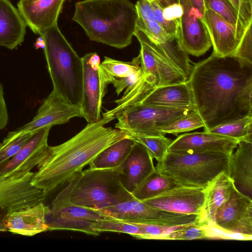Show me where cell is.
<instances>
[{
	"label": "cell",
	"mask_w": 252,
	"mask_h": 252,
	"mask_svg": "<svg viewBox=\"0 0 252 252\" xmlns=\"http://www.w3.org/2000/svg\"><path fill=\"white\" fill-rule=\"evenodd\" d=\"M187 83L205 131L252 116V63L212 53L194 64Z\"/></svg>",
	"instance_id": "cell-1"
},
{
	"label": "cell",
	"mask_w": 252,
	"mask_h": 252,
	"mask_svg": "<svg viewBox=\"0 0 252 252\" xmlns=\"http://www.w3.org/2000/svg\"><path fill=\"white\" fill-rule=\"evenodd\" d=\"M114 117H103L87 125L73 137L55 146H48L33 173L32 184L48 194L66 184L89 165L103 150L126 137L122 130L106 127Z\"/></svg>",
	"instance_id": "cell-2"
},
{
	"label": "cell",
	"mask_w": 252,
	"mask_h": 252,
	"mask_svg": "<svg viewBox=\"0 0 252 252\" xmlns=\"http://www.w3.org/2000/svg\"><path fill=\"white\" fill-rule=\"evenodd\" d=\"M73 20L92 41L122 49L129 45L137 13L129 0H84L76 2Z\"/></svg>",
	"instance_id": "cell-3"
},
{
	"label": "cell",
	"mask_w": 252,
	"mask_h": 252,
	"mask_svg": "<svg viewBox=\"0 0 252 252\" xmlns=\"http://www.w3.org/2000/svg\"><path fill=\"white\" fill-rule=\"evenodd\" d=\"M40 36L53 91L69 104L80 108L82 98L83 63L59 28L58 24Z\"/></svg>",
	"instance_id": "cell-4"
},
{
	"label": "cell",
	"mask_w": 252,
	"mask_h": 252,
	"mask_svg": "<svg viewBox=\"0 0 252 252\" xmlns=\"http://www.w3.org/2000/svg\"><path fill=\"white\" fill-rule=\"evenodd\" d=\"M231 155L217 152H170L156 169L178 185L205 189L220 174L229 175Z\"/></svg>",
	"instance_id": "cell-5"
},
{
	"label": "cell",
	"mask_w": 252,
	"mask_h": 252,
	"mask_svg": "<svg viewBox=\"0 0 252 252\" xmlns=\"http://www.w3.org/2000/svg\"><path fill=\"white\" fill-rule=\"evenodd\" d=\"M122 165L115 168L90 167L75 175L69 194L70 201L75 205L100 210L130 199L131 193L122 182Z\"/></svg>",
	"instance_id": "cell-6"
},
{
	"label": "cell",
	"mask_w": 252,
	"mask_h": 252,
	"mask_svg": "<svg viewBox=\"0 0 252 252\" xmlns=\"http://www.w3.org/2000/svg\"><path fill=\"white\" fill-rule=\"evenodd\" d=\"M76 174L52 202L51 209L47 216L48 230H70L97 236L100 233L93 230V224L99 220L114 218L99 210L78 206L70 201V191Z\"/></svg>",
	"instance_id": "cell-7"
},
{
	"label": "cell",
	"mask_w": 252,
	"mask_h": 252,
	"mask_svg": "<svg viewBox=\"0 0 252 252\" xmlns=\"http://www.w3.org/2000/svg\"><path fill=\"white\" fill-rule=\"evenodd\" d=\"M194 109L158 106L138 103L129 106L115 116V127L130 134L144 136L164 135L158 127L185 116Z\"/></svg>",
	"instance_id": "cell-8"
},
{
	"label": "cell",
	"mask_w": 252,
	"mask_h": 252,
	"mask_svg": "<svg viewBox=\"0 0 252 252\" xmlns=\"http://www.w3.org/2000/svg\"><path fill=\"white\" fill-rule=\"evenodd\" d=\"M115 219L125 222L175 226L199 223L196 214H183L160 210L138 200L133 196L121 203L99 210Z\"/></svg>",
	"instance_id": "cell-9"
},
{
	"label": "cell",
	"mask_w": 252,
	"mask_h": 252,
	"mask_svg": "<svg viewBox=\"0 0 252 252\" xmlns=\"http://www.w3.org/2000/svg\"><path fill=\"white\" fill-rule=\"evenodd\" d=\"M83 63L82 98L80 105L81 117L88 123L101 119L102 98L105 93V83L96 53H89L82 57Z\"/></svg>",
	"instance_id": "cell-10"
},
{
	"label": "cell",
	"mask_w": 252,
	"mask_h": 252,
	"mask_svg": "<svg viewBox=\"0 0 252 252\" xmlns=\"http://www.w3.org/2000/svg\"><path fill=\"white\" fill-rule=\"evenodd\" d=\"M135 29L144 32L164 53L171 64L188 79L193 65L178 39L169 37L158 24L153 11H143L137 16Z\"/></svg>",
	"instance_id": "cell-11"
},
{
	"label": "cell",
	"mask_w": 252,
	"mask_h": 252,
	"mask_svg": "<svg viewBox=\"0 0 252 252\" xmlns=\"http://www.w3.org/2000/svg\"><path fill=\"white\" fill-rule=\"evenodd\" d=\"M178 3L183 9L179 20L178 42L187 54L202 56L212 46L203 15L193 7L190 0H178Z\"/></svg>",
	"instance_id": "cell-12"
},
{
	"label": "cell",
	"mask_w": 252,
	"mask_h": 252,
	"mask_svg": "<svg viewBox=\"0 0 252 252\" xmlns=\"http://www.w3.org/2000/svg\"><path fill=\"white\" fill-rule=\"evenodd\" d=\"M33 172L20 177L0 175V209L7 213L43 202L47 194L32 183Z\"/></svg>",
	"instance_id": "cell-13"
},
{
	"label": "cell",
	"mask_w": 252,
	"mask_h": 252,
	"mask_svg": "<svg viewBox=\"0 0 252 252\" xmlns=\"http://www.w3.org/2000/svg\"><path fill=\"white\" fill-rule=\"evenodd\" d=\"M212 222L227 231L252 235V199L239 192L233 181L229 196L216 213Z\"/></svg>",
	"instance_id": "cell-14"
},
{
	"label": "cell",
	"mask_w": 252,
	"mask_h": 252,
	"mask_svg": "<svg viewBox=\"0 0 252 252\" xmlns=\"http://www.w3.org/2000/svg\"><path fill=\"white\" fill-rule=\"evenodd\" d=\"M205 189L179 186L143 201L153 207L175 213L196 214L203 223Z\"/></svg>",
	"instance_id": "cell-15"
},
{
	"label": "cell",
	"mask_w": 252,
	"mask_h": 252,
	"mask_svg": "<svg viewBox=\"0 0 252 252\" xmlns=\"http://www.w3.org/2000/svg\"><path fill=\"white\" fill-rule=\"evenodd\" d=\"M51 128L37 130L13 158L0 166V175L20 177L37 166L49 146L47 141Z\"/></svg>",
	"instance_id": "cell-16"
},
{
	"label": "cell",
	"mask_w": 252,
	"mask_h": 252,
	"mask_svg": "<svg viewBox=\"0 0 252 252\" xmlns=\"http://www.w3.org/2000/svg\"><path fill=\"white\" fill-rule=\"evenodd\" d=\"M76 117H81L80 108L69 104L53 90L43 100L32 120L16 131H34L66 123Z\"/></svg>",
	"instance_id": "cell-17"
},
{
	"label": "cell",
	"mask_w": 252,
	"mask_h": 252,
	"mask_svg": "<svg viewBox=\"0 0 252 252\" xmlns=\"http://www.w3.org/2000/svg\"><path fill=\"white\" fill-rule=\"evenodd\" d=\"M239 142L234 138L207 131L185 133L172 140L170 152H217L231 155Z\"/></svg>",
	"instance_id": "cell-18"
},
{
	"label": "cell",
	"mask_w": 252,
	"mask_h": 252,
	"mask_svg": "<svg viewBox=\"0 0 252 252\" xmlns=\"http://www.w3.org/2000/svg\"><path fill=\"white\" fill-rule=\"evenodd\" d=\"M65 0H19L17 8L27 26L41 35L58 24Z\"/></svg>",
	"instance_id": "cell-19"
},
{
	"label": "cell",
	"mask_w": 252,
	"mask_h": 252,
	"mask_svg": "<svg viewBox=\"0 0 252 252\" xmlns=\"http://www.w3.org/2000/svg\"><path fill=\"white\" fill-rule=\"evenodd\" d=\"M50 210L41 202L7 213L5 225L8 231L26 236L48 231L47 216Z\"/></svg>",
	"instance_id": "cell-20"
},
{
	"label": "cell",
	"mask_w": 252,
	"mask_h": 252,
	"mask_svg": "<svg viewBox=\"0 0 252 252\" xmlns=\"http://www.w3.org/2000/svg\"><path fill=\"white\" fill-rule=\"evenodd\" d=\"M203 20L213 47L212 53L219 56H233L242 39L235 28L209 9H206Z\"/></svg>",
	"instance_id": "cell-21"
},
{
	"label": "cell",
	"mask_w": 252,
	"mask_h": 252,
	"mask_svg": "<svg viewBox=\"0 0 252 252\" xmlns=\"http://www.w3.org/2000/svg\"><path fill=\"white\" fill-rule=\"evenodd\" d=\"M122 166V182L130 193L156 169L153 158L147 149L137 142H135Z\"/></svg>",
	"instance_id": "cell-22"
},
{
	"label": "cell",
	"mask_w": 252,
	"mask_h": 252,
	"mask_svg": "<svg viewBox=\"0 0 252 252\" xmlns=\"http://www.w3.org/2000/svg\"><path fill=\"white\" fill-rule=\"evenodd\" d=\"M230 156L229 176L236 189L252 199V142L239 143Z\"/></svg>",
	"instance_id": "cell-23"
},
{
	"label": "cell",
	"mask_w": 252,
	"mask_h": 252,
	"mask_svg": "<svg viewBox=\"0 0 252 252\" xmlns=\"http://www.w3.org/2000/svg\"><path fill=\"white\" fill-rule=\"evenodd\" d=\"M27 25L10 0H0V46L12 50L24 40Z\"/></svg>",
	"instance_id": "cell-24"
},
{
	"label": "cell",
	"mask_w": 252,
	"mask_h": 252,
	"mask_svg": "<svg viewBox=\"0 0 252 252\" xmlns=\"http://www.w3.org/2000/svg\"><path fill=\"white\" fill-rule=\"evenodd\" d=\"M139 103L158 106L195 109L192 94L187 82L156 87Z\"/></svg>",
	"instance_id": "cell-25"
},
{
	"label": "cell",
	"mask_w": 252,
	"mask_h": 252,
	"mask_svg": "<svg viewBox=\"0 0 252 252\" xmlns=\"http://www.w3.org/2000/svg\"><path fill=\"white\" fill-rule=\"evenodd\" d=\"M232 182L229 175L222 172L205 189V199L202 224L213 222L216 213L229 196Z\"/></svg>",
	"instance_id": "cell-26"
},
{
	"label": "cell",
	"mask_w": 252,
	"mask_h": 252,
	"mask_svg": "<svg viewBox=\"0 0 252 252\" xmlns=\"http://www.w3.org/2000/svg\"><path fill=\"white\" fill-rule=\"evenodd\" d=\"M134 143L127 137L115 142L100 152L89 164L90 167L106 169L121 165Z\"/></svg>",
	"instance_id": "cell-27"
},
{
	"label": "cell",
	"mask_w": 252,
	"mask_h": 252,
	"mask_svg": "<svg viewBox=\"0 0 252 252\" xmlns=\"http://www.w3.org/2000/svg\"><path fill=\"white\" fill-rule=\"evenodd\" d=\"M179 186L172 178L156 168L131 193L134 198L143 201Z\"/></svg>",
	"instance_id": "cell-28"
},
{
	"label": "cell",
	"mask_w": 252,
	"mask_h": 252,
	"mask_svg": "<svg viewBox=\"0 0 252 252\" xmlns=\"http://www.w3.org/2000/svg\"><path fill=\"white\" fill-rule=\"evenodd\" d=\"M206 9H209L223 19L235 29L242 38L247 29L237 10L230 0H204Z\"/></svg>",
	"instance_id": "cell-29"
},
{
	"label": "cell",
	"mask_w": 252,
	"mask_h": 252,
	"mask_svg": "<svg viewBox=\"0 0 252 252\" xmlns=\"http://www.w3.org/2000/svg\"><path fill=\"white\" fill-rule=\"evenodd\" d=\"M140 54L131 62H123L107 57L100 63L105 83L109 84L110 79L127 76L142 68Z\"/></svg>",
	"instance_id": "cell-30"
},
{
	"label": "cell",
	"mask_w": 252,
	"mask_h": 252,
	"mask_svg": "<svg viewBox=\"0 0 252 252\" xmlns=\"http://www.w3.org/2000/svg\"><path fill=\"white\" fill-rule=\"evenodd\" d=\"M207 131L234 138L239 142H252V116L219 125Z\"/></svg>",
	"instance_id": "cell-31"
},
{
	"label": "cell",
	"mask_w": 252,
	"mask_h": 252,
	"mask_svg": "<svg viewBox=\"0 0 252 252\" xmlns=\"http://www.w3.org/2000/svg\"><path fill=\"white\" fill-rule=\"evenodd\" d=\"M204 127V123L199 114L194 110L170 123L158 127V131L162 135L172 134L176 136Z\"/></svg>",
	"instance_id": "cell-32"
},
{
	"label": "cell",
	"mask_w": 252,
	"mask_h": 252,
	"mask_svg": "<svg viewBox=\"0 0 252 252\" xmlns=\"http://www.w3.org/2000/svg\"><path fill=\"white\" fill-rule=\"evenodd\" d=\"M36 131L9 132L0 143V166L13 158Z\"/></svg>",
	"instance_id": "cell-33"
},
{
	"label": "cell",
	"mask_w": 252,
	"mask_h": 252,
	"mask_svg": "<svg viewBox=\"0 0 252 252\" xmlns=\"http://www.w3.org/2000/svg\"><path fill=\"white\" fill-rule=\"evenodd\" d=\"M125 132L127 137L143 145L153 158L158 162L160 161L164 158L172 141V140L164 135L144 136Z\"/></svg>",
	"instance_id": "cell-34"
},
{
	"label": "cell",
	"mask_w": 252,
	"mask_h": 252,
	"mask_svg": "<svg viewBox=\"0 0 252 252\" xmlns=\"http://www.w3.org/2000/svg\"><path fill=\"white\" fill-rule=\"evenodd\" d=\"M202 239H210V233L206 224L192 223L183 228L157 236L154 239L191 240Z\"/></svg>",
	"instance_id": "cell-35"
},
{
	"label": "cell",
	"mask_w": 252,
	"mask_h": 252,
	"mask_svg": "<svg viewBox=\"0 0 252 252\" xmlns=\"http://www.w3.org/2000/svg\"><path fill=\"white\" fill-rule=\"evenodd\" d=\"M94 230L102 232H113L126 233L139 239L145 234L144 231L135 224L115 219L99 220L92 225Z\"/></svg>",
	"instance_id": "cell-36"
},
{
	"label": "cell",
	"mask_w": 252,
	"mask_h": 252,
	"mask_svg": "<svg viewBox=\"0 0 252 252\" xmlns=\"http://www.w3.org/2000/svg\"><path fill=\"white\" fill-rule=\"evenodd\" d=\"M148 0L152 7L158 24L169 37L178 39L179 21L166 20L162 15L163 8L155 0Z\"/></svg>",
	"instance_id": "cell-37"
},
{
	"label": "cell",
	"mask_w": 252,
	"mask_h": 252,
	"mask_svg": "<svg viewBox=\"0 0 252 252\" xmlns=\"http://www.w3.org/2000/svg\"><path fill=\"white\" fill-rule=\"evenodd\" d=\"M145 78L142 67L141 69L130 74L121 78H114L109 80V84L112 83L116 89V93L119 95L125 89L124 94H127L135 86Z\"/></svg>",
	"instance_id": "cell-38"
},
{
	"label": "cell",
	"mask_w": 252,
	"mask_h": 252,
	"mask_svg": "<svg viewBox=\"0 0 252 252\" xmlns=\"http://www.w3.org/2000/svg\"><path fill=\"white\" fill-rule=\"evenodd\" d=\"M128 222L135 224L144 231L145 234L139 237V239H154L157 236L166 234L183 228L190 224L170 226L131 222Z\"/></svg>",
	"instance_id": "cell-39"
},
{
	"label": "cell",
	"mask_w": 252,
	"mask_h": 252,
	"mask_svg": "<svg viewBox=\"0 0 252 252\" xmlns=\"http://www.w3.org/2000/svg\"><path fill=\"white\" fill-rule=\"evenodd\" d=\"M205 224L209 230L210 239L245 241L252 240V235H246L227 231L218 227L212 222H209Z\"/></svg>",
	"instance_id": "cell-40"
},
{
	"label": "cell",
	"mask_w": 252,
	"mask_h": 252,
	"mask_svg": "<svg viewBox=\"0 0 252 252\" xmlns=\"http://www.w3.org/2000/svg\"><path fill=\"white\" fill-rule=\"evenodd\" d=\"M233 56L242 60L252 63V25L247 29L243 34Z\"/></svg>",
	"instance_id": "cell-41"
},
{
	"label": "cell",
	"mask_w": 252,
	"mask_h": 252,
	"mask_svg": "<svg viewBox=\"0 0 252 252\" xmlns=\"http://www.w3.org/2000/svg\"><path fill=\"white\" fill-rule=\"evenodd\" d=\"M183 14L182 6L179 3L168 5L163 9V17L168 21L180 20Z\"/></svg>",
	"instance_id": "cell-42"
},
{
	"label": "cell",
	"mask_w": 252,
	"mask_h": 252,
	"mask_svg": "<svg viewBox=\"0 0 252 252\" xmlns=\"http://www.w3.org/2000/svg\"><path fill=\"white\" fill-rule=\"evenodd\" d=\"M241 18L247 27L252 24V0H240Z\"/></svg>",
	"instance_id": "cell-43"
},
{
	"label": "cell",
	"mask_w": 252,
	"mask_h": 252,
	"mask_svg": "<svg viewBox=\"0 0 252 252\" xmlns=\"http://www.w3.org/2000/svg\"><path fill=\"white\" fill-rule=\"evenodd\" d=\"M8 121V114L4 97L3 89L0 83V130L6 126Z\"/></svg>",
	"instance_id": "cell-44"
},
{
	"label": "cell",
	"mask_w": 252,
	"mask_h": 252,
	"mask_svg": "<svg viewBox=\"0 0 252 252\" xmlns=\"http://www.w3.org/2000/svg\"><path fill=\"white\" fill-rule=\"evenodd\" d=\"M193 7L203 15L206 10L204 0H190Z\"/></svg>",
	"instance_id": "cell-45"
},
{
	"label": "cell",
	"mask_w": 252,
	"mask_h": 252,
	"mask_svg": "<svg viewBox=\"0 0 252 252\" xmlns=\"http://www.w3.org/2000/svg\"><path fill=\"white\" fill-rule=\"evenodd\" d=\"M7 213L0 209V232L7 231L5 225V220Z\"/></svg>",
	"instance_id": "cell-46"
},
{
	"label": "cell",
	"mask_w": 252,
	"mask_h": 252,
	"mask_svg": "<svg viewBox=\"0 0 252 252\" xmlns=\"http://www.w3.org/2000/svg\"><path fill=\"white\" fill-rule=\"evenodd\" d=\"M230 0L232 2V3L233 4V5L235 7V8L238 11L239 14L241 18V5L240 0ZM241 19H242V18H241ZM242 21H243V20H242ZM243 23H244V22H243ZM246 27H247V26H246Z\"/></svg>",
	"instance_id": "cell-47"
},
{
	"label": "cell",
	"mask_w": 252,
	"mask_h": 252,
	"mask_svg": "<svg viewBox=\"0 0 252 252\" xmlns=\"http://www.w3.org/2000/svg\"><path fill=\"white\" fill-rule=\"evenodd\" d=\"M176 3H178V0H161L160 5L164 8Z\"/></svg>",
	"instance_id": "cell-48"
},
{
	"label": "cell",
	"mask_w": 252,
	"mask_h": 252,
	"mask_svg": "<svg viewBox=\"0 0 252 252\" xmlns=\"http://www.w3.org/2000/svg\"><path fill=\"white\" fill-rule=\"evenodd\" d=\"M36 48L44 47V42L41 37L39 38V40L37 41L35 44Z\"/></svg>",
	"instance_id": "cell-49"
},
{
	"label": "cell",
	"mask_w": 252,
	"mask_h": 252,
	"mask_svg": "<svg viewBox=\"0 0 252 252\" xmlns=\"http://www.w3.org/2000/svg\"><path fill=\"white\" fill-rule=\"evenodd\" d=\"M156 0L160 5L161 0Z\"/></svg>",
	"instance_id": "cell-50"
}]
</instances>
